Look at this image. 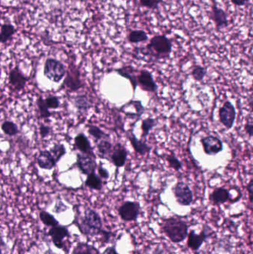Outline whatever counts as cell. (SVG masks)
Here are the masks:
<instances>
[{
  "instance_id": "1",
  "label": "cell",
  "mask_w": 253,
  "mask_h": 254,
  "mask_svg": "<svg viewBox=\"0 0 253 254\" xmlns=\"http://www.w3.org/2000/svg\"><path fill=\"white\" fill-rule=\"evenodd\" d=\"M74 224L82 235L88 237L101 235L105 242H109L113 234L103 228V220L99 214L95 210L87 208L84 211L83 215L75 219Z\"/></svg>"
},
{
  "instance_id": "2",
  "label": "cell",
  "mask_w": 253,
  "mask_h": 254,
  "mask_svg": "<svg viewBox=\"0 0 253 254\" xmlns=\"http://www.w3.org/2000/svg\"><path fill=\"white\" fill-rule=\"evenodd\" d=\"M144 56L156 58V60L170 58L173 51L171 40L164 34L156 35L151 38L149 43L144 48H136Z\"/></svg>"
},
{
  "instance_id": "3",
  "label": "cell",
  "mask_w": 253,
  "mask_h": 254,
  "mask_svg": "<svg viewBox=\"0 0 253 254\" xmlns=\"http://www.w3.org/2000/svg\"><path fill=\"white\" fill-rule=\"evenodd\" d=\"M160 231L173 243H180L187 238L189 225L181 218L177 216L169 217L162 220Z\"/></svg>"
},
{
  "instance_id": "4",
  "label": "cell",
  "mask_w": 253,
  "mask_h": 254,
  "mask_svg": "<svg viewBox=\"0 0 253 254\" xmlns=\"http://www.w3.org/2000/svg\"><path fill=\"white\" fill-rule=\"evenodd\" d=\"M66 74L65 65L58 60L48 58L44 65V75L55 83H59L63 79Z\"/></svg>"
},
{
  "instance_id": "5",
  "label": "cell",
  "mask_w": 253,
  "mask_h": 254,
  "mask_svg": "<svg viewBox=\"0 0 253 254\" xmlns=\"http://www.w3.org/2000/svg\"><path fill=\"white\" fill-rule=\"evenodd\" d=\"M141 211V206L138 202L126 201L117 209L118 215L120 219L126 222H134L138 218Z\"/></svg>"
},
{
  "instance_id": "6",
  "label": "cell",
  "mask_w": 253,
  "mask_h": 254,
  "mask_svg": "<svg viewBox=\"0 0 253 254\" xmlns=\"http://www.w3.org/2000/svg\"><path fill=\"white\" fill-rule=\"evenodd\" d=\"M176 202L181 206H190L193 202V193L190 186L183 181H178L173 188Z\"/></svg>"
},
{
  "instance_id": "7",
  "label": "cell",
  "mask_w": 253,
  "mask_h": 254,
  "mask_svg": "<svg viewBox=\"0 0 253 254\" xmlns=\"http://www.w3.org/2000/svg\"><path fill=\"white\" fill-rule=\"evenodd\" d=\"M52 243L58 249L65 250L66 248L65 240L70 238L71 234L66 226L59 225L50 228L48 232Z\"/></svg>"
},
{
  "instance_id": "8",
  "label": "cell",
  "mask_w": 253,
  "mask_h": 254,
  "mask_svg": "<svg viewBox=\"0 0 253 254\" xmlns=\"http://www.w3.org/2000/svg\"><path fill=\"white\" fill-rule=\"evenodd\" d=\"M218 117L221 123L227 129H231L234 126L236 118V110L234 105L230 101H226L219 108Z\"/></svg>"
},
{
  "instance_id": "9",
  "label": "cell",
  "mask_w": 253,
  "mask_h": 254,
  "mask_svg": "<svg viewBox=\"0 0 253 254\" xmlns=\"http://www.w3.org/2000/svg\"><path fill=\"white\" fill-rule=\"evenodd\" d=\"M204 153L207 155H216L222 152L224 144L218 137L214 135H207L200 139Z\"/></svg>"
},
{
  "instance_id": "10",
  "label": "cell",
  "mask_w": 253,
  "mask_h": 254,
  "mask_svg": "<svg viewBox=\"0 0 253 254\" xmlns=\"http://www.w3.org/2000/svg\"><path fill=\"white\" fill-rule=\"evenodd\" d=\"M210 229L207 225H204L200 233H196L195 231H191L188 233L187 246L193 251H198L204 242L210 237Z\"/></svg>"
},
{
  "instance_id": "11",
  "label": "cell",
  "mask_w": 253,
  "mask_h": 254,
  "mask_svg": "<svg viewBox=\"0 0 253 254\" xmlns=\"http://www.w3.org/2000/svg\"><path fill=\"white\" fill-rule=\"evenodd\" d=\"M137 85L143 91L148 92H156L157 85L155 81L153 74L146 69L140 70L139 75H137Z\"/></svg>"
},
{
  "instance_id": "12",
  "label": "cell",
  "mask_w": 253,
  "mask_h": 254,
  "mask_svg": "<svg viewBox=\"0 0 253 254\" xmlns=\"http://www.w3.org/2000/svg\"><path fill=\"white\" fill-rule=\"evenodd\" d=\"M128 151L123 144L118 143L113 146L112 153L109 156V161H112V164L117 168H122L126 165L127 161Z\"/></svg>"
},
{
  "instance_id": "13",
  "label": "cell",
  "mask_w": 253,
  "mask_h": 254,
  "mask_svg": "<svg viewBox=\"0 0 253 254\" xmlns=\"http://www.w3.org/2000/svg\"><path fill=\"white\" fill-rule=\"evenodd\" d=\"M211 19L214 22L217 31H221L223 28H227L229 26L227 13L224 9L217 6L214 2L212 6Z\"/></svg>"
},
{
  "instance_id": "14",
  "label": "cell",
  "mask_w": 253,
  "mask_h": 254,
  "mask_svg": "<svg viewBox=\"0 0 253 254\" xmlns=\"http://www.w3.org/2000/svg\"><path fill=\"white\" fill-rule=\"evenodd\" d=\"M78 159H77V165L79 170L84 175H89V174L95 172L97 165L95 158L89 156V155H84V154H78Z\"/></svg>"
},
{
  "instance_id": "15",
  "label": "cell",
  "mask_w": 253,
  "mask_h": 254,
  "mask_svg": "<svg viewBox=\"0 0 253 254\" xmlns=\"http://www.w3.org/2000/svg\"><path fill=\"white\" fill-rule=\"evenodd\" d=\"M126 136L130 141L132 148L136 152L140 155H145L150 152L152 148L146 142V140L137 139V137L134 134L133 131L129 130L126 132Z\"/></svg>"
},
{
  "instance_id": "16",
  "label": "cell",
  "mask_w": 253,
  "mask_h": 254,
  "mask_svg": "<svg viewBox=\"0 0 253 254\" xmlns=\"http://www.w3.org/2000/svg\"><path fill=\"white\" fill-rule=\"evenodd\" d=\"M28 78H26L23 74L21 72L18 67H15L14 69L10 71L9 83L13 88L17 91H21L25 88Z\"/></svg>"
},
{
  "instance_id": "17",
  "label": "cell",
  "mask_w": 253,
  "mask_h": 254,
  "mask_svg": "<svg viewBox=\"0 0 253 254\" xmlns=\"http://www.w3.org/2000/svg\"><path fill=\"white\" fill-rule=\"evenodd\" d=\"M230 191L224 188H216L209 196L210 203L214 206H218L226 203L230 200Z\"/></svg>"
},
{
  "instance_id": "18",
  "label": "cell",
  "mask_w": 253,
  "mask_h": 254,
  "mask_svg": "<svg viewBox=\"0 0 253 254\" xmlns=\"http://www.w3.org/2000/svg\"><path fill=\"white\" fill-rule=\"evenodd\" d=\"M75 144L76 148L84 155H89L92 158H95L93 148L91 146L90 141L87 137L82 133H79L75 138Z\"/></svg>"
},
{
  "instance_id": "19",
  "label": "cell",
  "mask_w": 253,
  "mask_h": 254,
  "mask_svg": "<svg viewBox=\"0 0 253 254\" xmlns=\"http://www.w3.org/2000/svg\"><path fill=\"white\" fill-rule=\"evenodd\" d=\"M39 168L46 170H51L56 166L57 161L52 153L48 150L41 151L37 158Z\"/></svg>"
},
{
  "instance_id": "20",
  "label": "cell",
  "mask_w": 253,
  "mask_h": 254,
  "mask_svg": "<svg viewBox=\"0 0 253 254\" xmlns=\"http://www.w3.org/2000/svg\"><path fill=\"white\" fill-rule=\"evenodd\" d=\"M117 73L123 78L129 80L133 88L134 93H136V88L137 87V75H136V70L132 65H124L120 68L115 69Z\"/></svg>"
},
{
  "instance_id": "21",
  "label": "cell",
  "mask_w": 253,
  "mask_h": 254,
  "mask_svg": "<svg viewBox=\"0 0 253 254\" xmlns=\"http://www.w3.org/2000/svg\"><path fill=\"white\" fill-rule=\"evenodd\" d=\"M97 148L98 154L101 158H105V159H109L111 153H112V149H113V145L109 139L101 140L97 144Z\"/></svg>"
},
{
  "instance_id": "22",
  "label": "cell",
  "mask_w": 253,
  "mask_h": 254,
  "mask_svg": "<svg viewBox=\"0 0 253 254\" xmlns=\"http://www.w3.org/2000/svg\"><path fill=\"white\" fill-rule=\"evenodd\" d=\"M72 254H100V253L94 245L86 242H79L75 245Z\"/></svg>"
},
{
  "instance_id": "23",
  "label": "cell",
  "mask_w": 253,
  "mask_h": 254,
  "mask_svg": "<svg viewBox=\"0 0 253 254\" xmlns=\"http://www.w3.org/2000/svg\"><path fill=\"white\" fill-rule=\"evenodd\" d=\"M85 185L88 188L95 190H101L103 186L102 178L99 175H97L95 172L87 175V178L85 181Z\"/></svg>"
},
{
  "instance_id": "24",
  "label": "cell",
  "mask_w": 253,
  "mask_h": 254,
  "mask_svg": "<svg viewBox=\"0 0 253 254\" xmlns=\"http://www.w3.org/2000/svg\"><path fill=\"white\" fill-rule=\"evenodd\" d=\"M128 41L130 43L137 44L149 40L147 33L143 30H133L128 34Z\"/></svg>"
},
{
  "instance_id": "25",
  "label": "cell",
  "mask_w": 253,
  "mask_h": 254,
  "mask_svg": "<svg viewBox=\"0 0 253 254\" xmlns=\"http://www.w3.org/2000/svg\"><path fill=\"white\" fill-rule=\"evenodd\" d=\"M65 84H66V86L69 88L71 91H78L79 88H82V84L79 79V72L76 75L73 74H68L66 78H65Z\"/></svg>"
},
{
  "instance_id": "26",
  "label": "cell",
  "mask_w": 253,
  "mask_h": 254,
  "mask_svg": "<svg viewBox=\"0 0 253 254\" xmlns=\"http://www.w3.org/2000/svg\"><path fill=\"white\" fill-rule=\"evenodd\" d=\"M16 33V28L11 24H4L0 31V43H6Z\"/></svg>"
},
{
  "instance_id": "27",
  "label": "cell",
  "mask_w": 253,
  "mask_h": 254,
  "mask_svg": "<svg viewBox=\"0 0 253 254\" xmlns=\"http://www.w3.org/2000/svg\"><path fill=\"white\" fill-rule=\"evenodd\" d=\"M75 105L78 110L82 112H87L92 108V104L86 95H78L75 98Z\"/></svg>"
},
{
  "instance_id": "28",
  "label": "cell",
  "mask_w": 253,
  "mask_h": 254,
  "mask_svg": "<svg viewBox=\"0 0 253 254\" xmlns=\"http://www.w3.org/2000/svg\"><path fill=\"white\" fill-rule=\"evenodd\" d=\"M39 219L45 226L52 228V227L58 226L59 225V222L57 220L56 218L47 211H41L39 212Z\"/></svg>"
},
{
  "instance_id": "29",
  "label": "cell",
  "mask_w": 253,
  "mask_h": 254,
  "mask_svg": "<svg viewBox=\"0 0 253 254\" xmlns=\"http://www.w3.org/2000/svg\"><path fill=\"white\" fill-rule=\"evenodd\" d=\"M88 132L89 135H92L96 142L101 140L109 139L110 136L106 132H103L100 128L95 125H88Z\"/></svg>"
},
{
  "instance_id": "30",
  "label": "cell",
  "mask_w": 253,
  "mask_h": 254,
  "mask_svg": "<svg viewBox=\"0 0 253 254\" xmlns=\"http://www.w3.org/2000/svg\"><path fill=\"white\" fill-rule=\"evenodd\" d=\"M157 125V121L153 118H147L142 121V140H146V137L149 135V132Z\"/></svg>"
},
{
  "instance_id": "31",
  "label": "cell",
  "mask_w": 253,
  "mask_h": 254,
  "mask_svg": "<svg viewBox=\"0 0 253 254\" xmlns=\"http://www.w3.org/2000/svg\"><path fill=\"white\" fill-rule=\"evenodd\" d=\"M1 129L5 135H9V136H14V135H18L19 132L18 125L12 121H6L2 123L1 125Z\"/></svg>"
},
{
  "instance_id": "32",
  "label": "cell",
  "mask_w": 253,
  "mask_h": 254,
  "mask_svg": "<svg viewBox=\"0 0 253 254\" xmlns=\"http://www.w3.org/2000/svg\"><path fill=\"white\" fill-rule=\"evenodd\" d=\"M207 74V68L200 65H194L191 71L192 76L197 82H200V81H203L205 78Z\"/></svg>"
},
{
  "instance_id": "33",
  "label": "cell",
  "mask_w": 253,
  "mask_h": 254,
  "mask_svg": "<svg viewBox=\"0 0 253 254\" xmlns=\"http://www.w3.org/2000/svg\"><path fill=\"white\" fill-rule=\"evenodd\" d=\"M50 152L53 155L55 161L58 162L62 157L66 154V149L63 144H54L53 148L50 149Z\"/></svg>"
},
{
  "instance_id": "34",
  "label": "cell",
  "mask_w": 253,
  "mask_h": 254,
  "mask_svg": "<svg viewBox=\"0 0 253 254\" xmlns=\"http://www.w3.org/2000/svg\"><path fill=\"white\" fill-rule=\"evenodd\" d=\"M166 161H167L169 166L172 169H175V171L180 170L182 168V163L179 161L177 157L175 156L173 154L166 155Z\"/></svg>"
},
{
  "instance_id": "35",
  "label": "cell",
  "mask_w": 253,
  "mask_h": 254,
  "mask_svg": "<svg viewBox=\"0 0 253 254\" xmlns=\"http://www.w3.org/2000/svg\"><path fill=\"white\" fill-rule=\"evenodd\" d=\"M140 6L150 10H157L163 0H139Z\"/></svg>"
},
{
  "instance_id": "36",
  "label": "cell",
  "mask_w": 253,
  "mask_h": 254,
  "mask_svg": "<svg viewBox=\"0 0 253 254\" xmlns=\"http://www.w3.org/2000/svg\"><path fill=\"white\" fill-rule=\"evenodd\" d=\"M37 104H38V108H39L41 117L42 118H48L52 115V113L49 112L48 106L45 104V100L42 99L41 97L38 98Z\"/></svg>"
},
{
  "instance_id": "37",
  "label": "cell",
  "mask_w": 253,
  "mask_h": 254,
  "mask_svg": "<svg viewBox=\"0 0 253 254\" xmlns=\"http://www.w3.org/2000/svg\"><path fill=\"white\" fill-rule=\"evenodd\" d=\"M45 103L48 108H53V109L59 108V104H60L59 98L56 96H52V95L45 99Z\"/></svg>"
},
{
  "instance_id": "38",
  "label": "cell",
  "mask_w": 253,
  "mask_h": 254,
  "mask_svg": "<svg viewBox=\"0 0 253 254\" xmlns=\"http://www.w3.org/2000/svg\"><path fill=\"white\" fill-rule=\"evenodd\" d=\"M98 174L99 176L103 179L107 180L109 178V172L106 168H103L102 164H99L97 168Z\"/></svg>"
},
{
  "instance_id": "39",
  "label": "cell",
  "mask_w": 253,
  "mask_h": 254,
  "mask_svg": "<svg viewBox=\"0 0 253 254\" xmlns=\"http://www.w3.org/2000/svg\"><path fill=\"white\" fill-rule=\"evenodd\" d=\"M50 132H51V129H50V127L48 126L42 125L40 126L39 127V133H40L41 137L42 138H46L49 135Z\"/></svg>"
},
{
  "instance_id": "40",
  "label": "cell",
  "mask_w": 253,
  "mask_h": 254,
  "mask_svg": "<svg viewBox=\"0 0 253 254\" xmlns=\"http://www.w3.org/2000/svg\"><path fill=\"white\" fill-rule=\"evenodd\" d=\"M244 129H245L246 133H247V135H249V137L251 138L253 135V125L252 120L247 121V123H246L245 124V127H244Z\"/></svg>"
},
{
  "instance_id": "41",
  "label": "cell",
  "mask_w": 253,
  "mask_h": 254,
  "mask_svg": "<svg viewBox=\"0 0 253 254\" xmlns=\"http://www.w3.org/2000/svg\"><path fill=\"white\" fill-rule=\"evenodd\" d=\"M68 209V207L66 205H64L61 201L58 202V203L55 205V209H54V211L57 213H59V212H64V211H66Z\"/></svg>"
},
{
  "instance_id": "42",
  "label": "cell",
  "mask_w": 253,
  "mask_h": 254,
  "mask_svg": "<svg viewBox=\"0 0 253 254\" xmlns=\"http://www.w3.org/2000/svg\"><path fill=\"white\" fill-rule=\"evenodd\" d=\"M247 191L249 192V200L250 203H253V178L250 179L249 181L248 185H247Z\"/></svg>"
},
{
  "instance_id": "43",
  "label": "cell",
  "mask_w": 253,
  "mask_h": 254,
  "mask_svg": "<svg viewBox=\"0 0 253 254\" xmlns=\"http://www.w3.org/2000/svg\"><path fill=\"white\" fill-rule=\"evenodd\" d=\"M232 3L235 6L241 7L247 5L249 0H231Z\"/></svg>"
},
{
  "instance_id": "44",
  "label": "cell",
  "mask_w": 253,
  "mask_h": 254,
  "mask_svg": "<svg viewBox=\"0 0 253 254\" xmlns=\"http://www.w3.org/2000/svg\"><path fill=\"white\" fill-rule=\"evenodd\" d=\"M101 254H118V253L115 246H109Z\"/></svg>"
},
{
  "instance_id": "45",
  "label": "cell",
  "mask_w": 253,
  "mask_h": 254,
  "mask_svg": "<svg viewBox=\"0 0 253 254\" xmlns=\"http://www.w3.org/2000/svg\"><path fill=\"white\" fill-rule=\"evenodd\" d=\"M7 245L2 238L0 236V254H4L6 251Z\"/></svg>"
},
{
  "instance_id": "46",
  "label": "cell",
  "mask_w": 253,
  "mask_h": 254,
  "mask_svg": "<svg viewBox=\"0 0 253 254\" xmlns=\"http://www.w3.org/2000/svg\"><path fill=\"white\" fill-rule=\"evenodd\" d=\"M250 108H251V111L253 110V97L250 96Z\"/></svg>"
},
{
  "instance_id": "47",
  "label": "cell",
  "mask_w": 253,
  "mask_h": 254,
  "mask_svg": "<svg viewBox=\"0 0 253 254\" xmlns=\"http://www.w3.org/2000/svg\"><path fill=\"white\" fill-rule=\"evenodd\" d=\"M132 1H133V2H135V3L137 4V1H138V0H132Z\"/></svg>"
},
{
  "instance_id": "48",
  "label": "cell",
  "mask_w": 253,
  "mask_h": 254,
  "mask_svg": "<svg viewBox=\"0 0 253 254\" xmlns=\"http://www.w3.org/2000/svg\"><path fill=\"white\" fill-rule=\"evenodd\" d=\"M92 1H93V2H96V1H97V0H92Z\"/></svg>"
}]
</instances>
